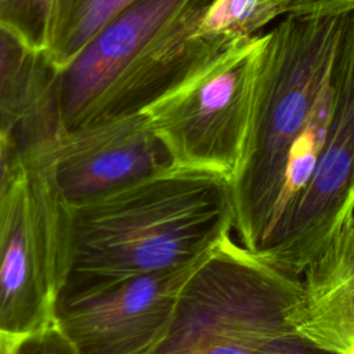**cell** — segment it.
Returning <instances> with one entry per match:
<instances>
[{
  "label": "cell",
  "instance_id": "1",
  "mask_svg": "<svg viewBox=\"0 0 354 354\" xmlns=\"http://www.w3.org/2000/svg\"><path fill=\"white\" fill-rule=\"evenodd\" d=\"M232 228L230 180L180 167L65 207L58 301L130 277L194 266Z\"/></svg>",
  "mask_w": 354,
  "mask_h": 354
},
{
  "label": "cell",
  "instance_id": "2",
  "mask_svg": "<svg viewBox=\"0 0 354 354\" xmlns=\"http://www.w3.org/2000/svg\"><path fill=\"white\" fill-rule=\"evenodd\" d=\"M214 1L136 0L124 8L51 73L57 131L141 112L191 66L228 51L196 37Z\"/></svg>",
  "mask_w": 354,
  "mask_h": 354
},
{
  "label": "cell",
  "instance_id": "3",
  "mask_svg": "<svg viewBox=\"0 0 354 354\" xmlns=\"http://www.w3.org/2000/svg\"><path fill=\"white\" fill-rule=\"evenodd\" d=\"M342 14H286L261 53L250 126L230 180L234 228L257 253L272 217L290 149L326 80Z\"/></svg>",
  "mask_w": 354,
  "mask_h": 354
},
{
  "label": "cell",
  "instance_id": "4",
  "mask_svg": "<svg viewBox=\"0 0 354 354\" xmlns=\"http://www.w3.org/2000/svg\"><path fill=\"white\" fill-rule=\"evenodd\" d=\"M300 277L238 245L231 234L191 271L163 340L151 354H257L296 330Z\"/></svg>",
  "mask_w": 354,
  "mask_h": 354
},
{
  "label": "cell",
  "instance_id": "5",
  "mask_svg": "<svg viewBox=\"0 0 354 354\" xmlns=\"http://www.w3.org/2000/svg\"><path fill=\"white\" fill-rule=\"evenodd\" d=\"M266 33L191 66L141 112L176 167L231 180L250 126Z\"/></svg>",
  "mask_w": 354,
  "mask_h": 354
},
{
  "label": "cell",
  "instance_id": "6",
  "mask_svg": "<svg viewBox=\"0 0 354 354\" xmlns=\"http://www.w3.org/2000/svg\"><path fill=\"white\" fill-rule=\"evenodd\" d=\"M65 270V206L41 162L21 151L0 198V335L54 324Z\"/></svg>",
  "mask_w": 354,
  "mask_h": 354
},
{
  "label": "cell",
  "instance_id": "7",
  "mask_svg": "<svg viewBox=\"0 0 354 354\" xmlns=\"http://www.w3.org/2000/svg\"><path fill=\"white\" fill-rule=\"evenodd\" d=\"M328 84V127L315 169L256 253L295 277L354 216V10L340 17Z\"/></svg>",
  "mask_w": 354,
  "mask_h": 354
},
{
  "label": "cell",
  "instance_id": "8",
  "mask_svg": "<svg viewBox=\"0 0 354 354\" xmlns=\"http://www.w3.org/2000/svg\"><path fill=\"white\" fill-rule=\"evenodd\" d=\"M25 149L41 162L65 207L97 201L176 167L142 112L55 131Z\"/></svg>",
  "mask_w": 354,
  "mask_h": 354
},
{
  "label": "cell",
  "instance_id": "9",
  "mask_svg": "<svg viewBox=\"0 0 354 354\" xmlns=\"http://www.w3.org/2000/svg\"><path fill=\"white\" fill-rule=\"evenodd\" d=\"M196 264L130 277L61 300L54 322L77 354H151L163 340L180 289Z\"/></svg>",
  "mask_w": 354,
  "mask_h": 354
},
{
  "label": "cell",
  "instance_id": "10",
  "mask_svg": "<svg viewBox=\"0 0 354 354\" xmlns=\"http://www.w3.org/2000/svg\"><path fill=\"white\" fill-rule=\"evenodd\" d=\"M290 324L339 354H354V216L300 275Z\"/></svg>",
  "mask_w": 354,
  "mask_h": 354
},
{
  "label": "cell",
  "instance_id": "11",
  "mask_svg": "<svg viewBox=\"0 0 354 354\" xmlns=\"http://www.w3.org/2000/svg\"><path fill=\"white\" fill-rule=\"evenodd\" d=\"M136 0H59L53 43L44 59L53 75L64 71L116 15Z\"/></svg>",
  "mask_w": 354,
  "mask_h": 354
},
{
  "label": "cell",
  "instance_id": "12",
  "mask_svg": "<svg viewBox=\"0 0 354 354\" xmlns=\"http://www.w3.org/2000/svg\"><path fill=\"white\" fill-rule=\"evenodd\" d=\"M329 101H330L329 84L326 80V84L313 108V112L308 118L307 124L304 126L303 131L300 133L299 138L296 140V142L290 149V155H289L283 178H282L279 196H278L272 217L270 220L264 241L267 239L270 232L277 227V224L282 220V217L289 212V209L292 207L297 196L306 188L315 169L318 155L321 152L326 127H328Z\"/></svg>",
  "mask_w": 354,
  "mask_h": 354
},
{
  "label": "cell",
  "instance_id": "13",
  "mask_svg": "<svg viewBox=\"0 0 354 354\" xmlns=\"http://www.w3.org/2000/svg\"><path fill=\"white\" fill-rule=\"evenodd\" d=\"M278 15L271 0H216L205 12L196 37L231 48L257 36Z\"/></svg>",
  "mask_w": 354,
  "mask_h": 354
},
{
  "label": "cell",
  "instance_id": "14",
  "mask_svg": "<svg viewBox=\"0 0 354 354\" xmlns=\"http://www.w3.org/2000/svg\"><path fill=\"white\" fill-rule=\"evenodd\" d=\"M59 0H0V28L35 54L51 47Z\"/></svg>",
  "mask_w": 354,
  "mask_h": 354
},
{
  "label": "cell",
  "instance_id": "15",
  "mask_svg": "<svg viewBox=\"0 0 354 354\" xmlns=\"http://www.w3.org/2000/svg\"><path fill=\"white\" fill-rule=\"evenodd\" d=\"M8 354H77V351L54 322L18 337Z\"/></svg>",
  "mask_w": 354,
  "mask_h": 354
},
{
  "label": "cell",
  "instance_id": "16",
  "mask_svg": "<svg viewBox=\"0 0 354 354\" xmlns=\"http://www.w3.org/2000/svg\"><path fill=\"white\" fill-rule=\"evenodd\" d=\"M257 354H339L297 330L288 332L267 342Z\"/></svg>",
  "mask_w": 354,
  "mask_h": 354
},
{
  "label": "cell",
  "instance_id": "17",
  "mask_svg": "<svg viewBox=\"0 0 354 354\" xmlns=\"http://www.w3.org/2000/svg\"><path fill=\"white\" fill-rule=\"evenodd\" d=\"M279 15L343 14L354 10V0H271Z\"/></svg>",
  "mask_w": 354,
  "mask_h": 354
},
{
  "label": "cell",
  "instance_id": "18",
  "mask_svg": "<svg viewBox=\"0 0 354 354\" xmlns=\"http://www.w3.org/2000/svg\"><path fill=\"white\" fill-rule=\"evenodd\" d=\"M19 155L21 149L15 138L0 129V198L15 171Z\"/></svg>",
  "mask_w": 354,
  "mask_h": 354
},
{
  "label": "cell",
  "instance_id": "19",
  "mask_svg": "<svg viewBox=\"0 0 354 354\" xmlns=\"http://www.w3.org/2000/svg\"><path fill=\"white\" fill-rule=\"evenodd\" d=\"M18 337H10L0 335V348H11Z\"/></svg>",
  "mask_w": 354,
  "mask_h": 354
},
{
  "label": "cell",
  "instance_id": "20",
  "mask_svg": "<svg viewBox=\"0 0 354 354\" xmlns=\"http://www.w3.org/2000/svg\"><path fill=\"white\" fill-rule=\"evenodd\" d=\"M14 346V344H12ZM12 348V347H11ZM11 348H0V354H8Z\"/></svg>",
  "mask_w": 354,
  "mask_h": 354
}]
</instances>
